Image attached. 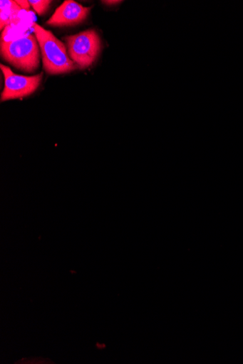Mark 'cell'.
Segmentation results:
<instances>
[{
    "label": "cell",
    "mask_w": 243,
    "mask_h": 364,
    "mask_svg": "<svg viewBox=\"0 0 243 364\" xmlns=\"http://www.w3.org/2000/svg\"><path fill=\"white\" fill-rule=\"evenodd\" d=\"M34 35L39 43L43 69L49 75L69 73L78 69L77 65L67 54L63 43L53 33L36 23L32 24Z\"/></svg>",
    "instance_id": "obj_1"
},
{
    "label": "cell",
    "mask_w": 243,
    "mask_h": 364,
    "mask_svg": "<svg viewBox=\"0 0 243 364\" xmlns=\"http://www.w3.org/2000/svg\"><path fill=\"white\" fill-rule=\"evenodd\" d=\"M1 55L16 69L26 73L36 72L41 63L39 43L32 35L9 42L2 41Z\"/></svg>",
    "instance_id": "obj_2"
},
{
    "label": "cell",
    "mask_w": 243,
    "mask_h": 364,
    "mask_svg": "<svg viewBox=\"0 0 243 364\" xmlns=\"http://www.w3.org/2000/svg\"><path fill=\"white\" fill-rule=\"evenodd\" d=\"M69 57L81 70L88 68L97 59L101 49L100 38L94 29L65 38Z\"/></svg>",
    "instance_id": "obj_3"
},
{
    "label": "cell",
    "mask_w": 243,
    "mask_h": 364,
    "mask_svg": "<svg viewBox=\"0 0 243 364\" xmlns=\"http://www.w3.org/2000/svg\"><path fill=\"white\" fill-rule=\"evenodd\" d=\"M0 68L5 77V87L1 94L2 102L31 95L39 87L43 77V73L32 77L16 75L4 64L0 65Z\"/></svg>",
    "instance_id": "obj_4"
},
{
    "label": "cell",
    "mask_w": 243,
    "mask_h": 364,
    "mask_svg": "<svg viewBox=\"0 0 243 364\" xmlns=\"http://www.w3.org/2000/svg\"><path fill=\"white\" fill-rule=\"evenodd\" d=\"M91 8H86L73 0H66L58 7L46 22L52 26H69L82 23L88 16Z\"/></svg>",
    "instance_id": "obj_5"
},
{
    "label": "cell",
    "mask_w": 243,
    "mask_h": 364,
    "mask_svg": "<svg viewBox=\"0 0 243 364\" xmlns=\"http://www.w3.org/2000/svg\"><path fill=\"white\" fill-rule=\"evenodd\" d=\"M1 30L11 24H17L19 22V14L21 8L13 0L1 1Z\"/></svg>",
    "instance_id": "obj_6"
},
{
    "label": "cell",
    "mask_w": 243,
    "mask_h": 364,
    "mask_svg": "<svg viewBox=\"0 0 243 364\" xmlns=\"http://www.w3.org/2000/svg\"><path fill=\"white\" fill-rule=\"evenodd\" d=\"M29 3L33 10L38 15L42 16L48 11L52 2L50 0H38V1L37 0H30Z\"/></svg>",
    "instance_id": "obj_7"
},
{
    "label": "cell",
    "mask_w": 243,
    "mask_h": 364,
    "mask_svg": "<svg viewBox=\"0 0 243 364\" xmlns=\"http://www.w3.org/2000/svg\"><path fill=\"white\" fill-rule=\"evenodd\" d=\"M16 4L21 8V9L29 11L31 8V4L29 1H26V0H16Z\"/></svg>",
    "instance_id": "obj_8"
},
{
    "label": "cell",
    "mask_w": 243,
    "mask_h": 364,
    "mask_svg": "<svg viewBox=\"0 0 243 364\" xmlns=\"http://www.w3.org/2000/svg\"><path fill=\"white\" fill-rule=\"evenodd\" d=\"M119 3H120V1H103V4H107V5H109V6L116 5V4H119Z\"/></svg>",
    "instance_id": "obj_9"
}]
</instances>
